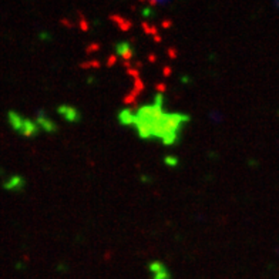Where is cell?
I'll return each instance as SVG.
<instances>
[{
    "mask_svg": "<svg viewBox=\"0 0 279 279\" xmlns=\"http://www.w3.org/2000/svg\"><path fill=\"white\" fill-rule=\"evenodd\" d=\"M80 68H100L101 67V63H100L99 60H88V62H83L79 64Z\"/></svg>",
    "mask_w": 279,
    "mask_h": 279,
    "instance_id": "obj_9",
    "label": "cell"
},
{
    "mask_svg": "<svg viewBox=\"0 0 279 279\" xmlns=\"http://www.w3.org/2000/svg\"><path fill=\"white\" fill-rule=\"evenodd\" d=\"M108 19H110V21H113V23H114L115 26H118L124 17L121 16V15H118V13H113V15H110V16H108Z\"/></svg>",
    "mask_w": 279,
    "mask_h": 279,
    "instance_id": "obj_14",
    "label": "cell"
},
{
    "mask_svg": "<svg viewBox=\"0 0 279 279\" xmlns=\"http://www.w3.org/2000/svg\"><path fill=\"white\" fill-rule=\"evenodd\" d=\"M134 68H137V70L143 68V63H141V62H135V63H134Z\"/></svg>",
    "mask_w": 279,
    "mask_h": 279,
    "instance_id": "obj_24",
    "label": "cell"
},
{
    "mask_svg": "<svg viewBox=\"0 0 279 279\" xmlns=\"http://www.w3.org/2000/svg\"><path fill=\"white\" fill-rule=\"evenodd\" d=\"M107 67H114L118 63V56L117 54H111L110 57H107Z\"/></svg>",
    "mask_w": 279,
    "mask_h": 279,
    "instance_id": "obj_13",
    "label": "cell"
},
{
    "mask_svg": "<svg viewBox=\"0 0 279 279\" xmlns=\"http://www.w3.org/2000/svg\"><path fill=\"white\" fill-rule=\"evenodd\" d=\"M152 39H154V42H155V43H161V42H163V37H161V34H157V36H154Z\"/></svg>",
    "mask_w": 279,
    "mask_h": 279,
    "instance_id": "obj_23",
    "label": "cell"
},
{
    "mask_svg": "<svg viewBox=\"0 0 279 279\" xmlns=\"http://www.w3.org/2000/svg\"><path fill=\"white\" fill-rule=\"evenodd\" d=\"M141 29H143V32L148 36H157L158 33V29H157V26L155 24H152V23H148V21H143L141 23Z\"/></svg>",
    "mask_w": 279,
    "mask_h": 279,
    "instance_id": "obj_5",
    "label": "cell"
},
{
    "mask_svg": "<svg viewBox=\"0 0 279 279\" xmlns=\"http://www.w3.org/2000/svg\"><path fill=\"white\" fill-rule=\"evenodd\" d=\"M121 57H123L124 62H131V59L134 57V51H132V49L127 50L124 54H121Z\"/></svg>",
    "mask_w": 279,
    "mask_h": 279,
    "instance_id": "obj_16",
    "label": "cell"
},
{
    "mask_svg": "<svg viewBox=\"0 0 279 279\" xmlns=\"http://www.w3.org/2000/svg\"><path fill=\"white\" fill-rule=\"evenodd\" d=\"M37 123H39V126H42L46 131L53 132L57 130V126H56L51 120H49L44 114H40L37 117Z\"/></svg>",
    "mask_w": 279,
    "mask_h": 279,
    "instance_id": "obj_3",
    "label": "cell"
},
{
    "mask_svg": "<svg viewBox=\"0 0 279 279\" xmlns=\"http://www.w3.org/2000/svg\"><path fill=\"white\" fill-rule=\"evenodd\" d=\"M167 56H168L171 60L177 59V57H178V49H177L175 46H170V47L167 49Z\"/></svg>",
    "mask_w": 279,
    "mask_h": 279,
    "instance_id": "obj_11",
    "label": "cell"
},
{
    "mask_svg": "<svg viewBox=\"0 0 279 279\" xmlns=\"http://www.w3.org/2000/svg\"><path fill=\"white\" fill-rule=\"evenodd\" d=\"M171 74H172V68H171V67L170 66L163 67V76H164V77H170Z\"/></svg>",
    "mask_w": 279,
    "mask_h": 279,
    "instance_id": "obj_21",
    "label": "cell"
},
{
    "mask_svg": "<svg viewBox=\"0 0 279 279\" xmlns=\"http://www.w3.org/2000/svg\"><path fill=\"white\" fill-rule=\"evenodd\" d=\"M164 161H165V164L171 165V167H175V165H177V163H178V161H177V158H175V157H171V155L165 157Z\"/></svg>",
    "mask_w": 279,
    "mask_h": 279,
    "instance_id": "obj_20",
    "label": "cell"
},
{
    "mask_svg": "<svg viewBox=\"0 0 279 279\" xmlns=\"http://www.w3.org/2000/svg\"><path fill=\"white\" fill-rule=\"evenodd\" d=\"M131 49V44L129 42H121V43H117L115 44V51H117V56L121 57V54H124L127 50Z\"/></svg>",
    "mask_w": 279,
    "mask_h": 279,
    "instance_id": "obj_7",
    "label": "cell"
},
{
    "mask_svg": "<svg viewBox=\"0 0 279 279\" xmlns=\"http://www.w3.org/2000/svg\"><path fill=\"white\" fill-rule=\"evenodd\" d=\"M147 60L150 63H155L157 62V54H154V53H150L147 56Z\"/></svg>",
    "mask_w": 279,
    "mask_h": 279,
    "instance_id": "obj_22",
    "label": "cell"
},
{
    "mask_svg": "<svg viewBox=\"0 0 279 279\" xmlns=\"http://www.w3.org/2000/svg\"><path fill=\"white\" fill-rule=\"evenodd\" d=\"M60 23H62V26H64V27H67V29H73V27H74V23H73L70 19H66V17H64V19H62V20H60Z\"/></svg>",
    "mask_w": 279,
    "mask_h": 279,
    "instance_id": "obj_18",
    "label": "cell"
},
{
    "mask_svg": "<svg viewBox=\"0 0 279 279\" xmlns=\"http://www.w3.org/2000/svg\"><path fill=\"white\" fill-rule=\"evenodd\" d=\"M100 49H101V47H100V43H90V44L86 47V53H87V54H93V53L99 51Z\"/></svg>",
    "mask_w": 279,
    "mask_h": 279,
    "instance_id": "obj_12",
    "label": "cell"
},
{
    "mask_svg": "<svg viewBox=\"0 0 279 279\" xmlns=\"http://www.w3.org/2000/svg\"><path fill=\"white\" fill-rule=\"evenodd\" d=\"M127 74L129 76H131L132 79L135 80V79H140V70H137V68H130V70H127Z\"/></svg>",
    "mask_w": 279,
    "mask_h": 279,
    "instance_id": "obj_19",
    "label": "cell"
},
{
    "mask_svg": "<svg viewBox=\"0 0 279 279\" xmlns=\"http://www.w3.org/2000/svg\"><path fill=\"white\" fill-rule=\"evenodd\" d=\"M134 117H135V114H132V111L129 108V110H123L118 114V120L123 126H131V124H134Z\"/></svg>",
    "mask_w": 279,
    "mask_h": 279,
    "instance_id": "obj_4",
    "label": "cell"
},
{
    "mask_svg": "<svg viewBox=\"0 0 279 279\" xmlns=\"http://www.w3.org/2000/svg\"><path fill=\"white\" fill-rule=\"evenodd\" d=\"M155 91H157V94H164L167 91V84L164 82L155 84Z\"/></svg>",
    "mask_w": 279,
    "mask_h": 279,
    "instance_id": "obj_15",
    "label": "cell"
},
{
    "mask_svg": "<svg viewBox=\"0 0 279 279\" xmlns=\"http://www.w3.org/2000/svg\"><path fill=\"white\" fill-rule=\"evenodd\" d=\"M150 271L152 272V279H170V274L161 262L150 263Z\"/></svg>",
    "mask_w": 279,
    "mask_h": 279,
    "instance_id": "obj_2",
    "label": "cell"
},
{
    "mask_svg": "<svg viewBox=\"0 0 279 279\" xmlns=\"http://www.w3.org/2000/svg\"><path fill=\"white\" fill-rule=\"evenodd\" d=\"M79 27H80V30L82 32H88L90 30V23H88V20L86 19V17L83 16L82 12H79Z\"/></svg>",
    "mask_w": 279,
    "mask_h": 279,
    "instance_id": "obj_8",
    "label": "cell"
},
{
    "mask_svg": "<svg viewBox=\"0 0 279 279\" xmlns=\"http://www.w3.org/2000/svg\"><path fill=\"white\" fill-rule=\"evenodd\" d=\"M172 26H174V23H172L171 19H163L161 20V27L163 29H171Z\"/></svg>",
    "mask_w": 279,
    "mask_h": 279,
    "instance_id": "obj_17",
    "label": "cell"
},
{
    "mask_svg": "<svg viewBox=\"0 0 279 279\" xmlns=\"http://www.w3.org/2000/svg\"><path fill=\"white\" fill-rule=\"evenodd\" d=\"M141 15H143V16H151V10H150V9H146V10L141 12Z\"/></svg>",
    "mask_w": 279,
    "mask_h": 279,
    "instance_id": "obj_25",
    "label": "cell"
},
{
    "mask_svg": "<svg viewBox=\"0 0 279 279\" xmlns=\"http://www.w3.org/2000/svg\"><path fill=\"white\" fill-rule=\"evenodd\" d=\"M148 4H150L151 7H154V6H157V4H158V1H155V0H151V1L148 3Z\"/></svg>",
    "mask_w": 279,
    "mask_h": 279,
    "instance_id": "obj_26",
    "label": "cell"
},
{
    "mask_svg": "<svg viewBox=\"0 0 279 279\" xmlns=\"http://www.w3.org/2000/svg\"><path fill=\"white\" fill-rule=\"evenodd\" d=\"M57 111L63 115L67 121H70V123H77V121H80V118H82L80 113H79V111H77L74 107H71V106H67V104H63V106H60V107L57 108Z\"/></svg>",
    "mask_w": 279,
    "mask_h": 279,
    "instance_id": "obj_1",
    "label": "cell"
},
{
    "mask_svg": "<svg viewBox=\"0 0 279 279\" xmlns=\"http://www.w3.org/2000/svg\"><path fill=\"white\" fill-rule=\"evenodd\" d=\"M21 127H23V134L24 135H32V134H36L39 131V126H36L30 121H24V124Z\"/></svg>",
    "mask_w": 279,
    "mask_h": 279,
    "instance_id": "obj_6",
    "label": "cell"
},
{
    "mask_svg": "<svg viewBox=\"0 0 279 279\" xmlns=\"http://www.w3.org/2000/svg\"><path fill=\"white\" fill-rule=\"evenodd\" d=\"M118 27H120V30H123V32H130V29L132 27V21L124 17V19L121 20V23L118 24Z\"/></svg>",
    "mask_w": 279,
    "mask_h": 279,
    "instance_id": "obj_10",
    "label": "cell"
}]
</instances>
